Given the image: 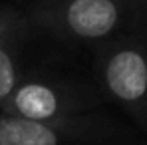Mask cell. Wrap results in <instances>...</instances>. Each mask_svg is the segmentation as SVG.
<instances>
[{"label": "cell", "mask_w": 147, "mask_h": 145, "mask_svg": "<svg viewBox=\"0 0 147 145\" xmlns=\"http://www.w3.org/2000/svg\"><path fill=\"white\" fill-rule=\"evenodd\" d=\"M147 0H36L26 22L70 44H101L129 34Z\"/></svg>", "instance_id": "6da1fadb"}, {"label": "cell", "mask_w": 147, "mask_h": 145, "mask_svg": "<svg viewBox=\"0 0 147 145\" xmlns=\"http://www.w3.org/2000/svg\"><path fill=\"white\" fill-rule=\"evenodd\" d=\"M22 22H26V18H22V16H20L16 10L0 6V34L8 32L10 28H14V26H18V24H22Z\"/></svg>", "instance_id": "5b68a950"}, {"label": "cell", "mask_w": 147, "mask_h": 145, "mask_svg": "<svg viewBox=\"0 0 147 145\" xmlns=\"http://www.w3.org/2000/svg\"><path fill=\"white\" fill-rule=\"evenodd\" d=\"M26 28L28 22H22L0 34V105L24 78L20 72V48L24 44Z\"/></svg>", "instance_id": "277c9868"}, {"label": "cell", "mask_w": 147, "mask_h": 145, "mask_svg": "<svg viewBox=\"0 0 147 145\" xmlns=\"http://www.w3.org/2000/svg\"><path fill=\"white\" fill-rule=\"evenodd\" d=\"M99 90L147 135V46L133 34L101 42L94 54Z\"/></svg>", "instance_id": "7a4b0ae2"}, {"label": "cell", "mask_w": 147, "mask_h": 145, "mask_svg": "<svg viewBox=\"0 0 147 145\" xmlns=\"http://www.w3.org/2000/svg\"><path fill=\"white\" fill-rule=\"evenodd\" d=\"M129 34H133L135 38H139L147 46V2L143 4V8L139 10V14L135 16V22L131 26V32Z\"/></svg>", "instance_id": "8992f818"}, {"label": "cell", "mask_w": 147, "mask_h": 145, "mask_svg": "<svg viewBox=\"0 0 147 145\" xmlns=\"http://www.w3.org/2000/svg\"><path fill=\"white\" fill-rule=\"evenodd\" d=\"M34 2H36V0H34Z\"/></svg>", "instance_id": "52a82bcc"}, {"label": "cell", "mask_w": 147, "mask_h": 145, "mask_svg": "<svg viewBox=\"0 0 147 145\" xmlns=\"http://www.w3.org/2000/svg\"><path fill=\"white\" fill-rule=\"evenodd\" d=\"M99 94L80 82L50 76L22 78L0 113L30 121H58L99 111Z\"/></svg>", "instance_id": "3957f363"}]
</instances>
